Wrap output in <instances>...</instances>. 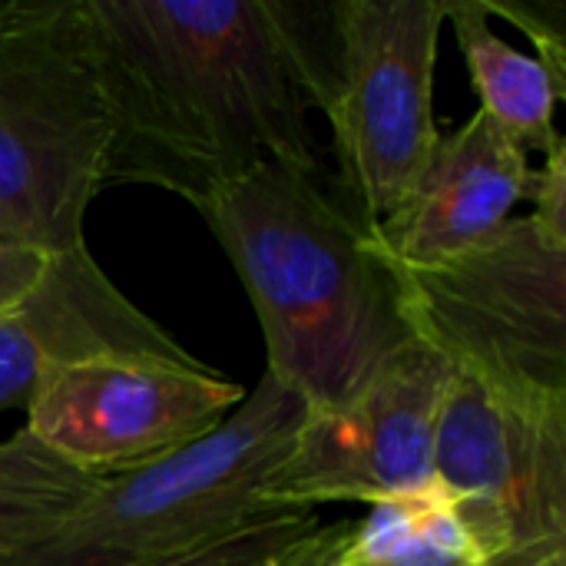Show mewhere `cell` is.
<instances>
[{
  "instance_id": "obj_20",
  "label": "cell",
  "mask_w": 566,
  "mask_h": 566,
  "mask_svg": "<svg viewBox=\"0 0 566 566\" xmlns=\"http://www.w3.org/2000/svg\"><path fill=\"white\" fill-rule=\"evenodd\" d=\"M10 7V0H0V17H3V10Z\"/></svg>"
},
{
  "instance_id": "obj_19",
  "label": "cell",
  "mask_w": 566,
  "mask_h": 566,
  "mask_svg": "<svg viewBox=\"0 0 566 566\" xmlns=\"http://www.w3.org/2000/svg\"><path fill=\"white\" fill-rule=\"evenodd\" d=\"M481 566H566V544H534L501 554Z\"/></svg>"
},
{
  "instance_id": "obj_16",
  "label": "cell",
  "mask_w": 566,
  "mask_h": 566,
  "mask_svg": "<svg viewBox=\"0 0 566 566\" xmlns=\"http://www.w3.org/2000/svg\"><path fill=\"white\" fill-rule=\"evenodd\" d=\"M50 255L53 252L33 249L0 232V312L36 285V279L50 265Z\"/></svg>"
},
{
  "instance_id": "obj_1",
  "label": "cell",
  "mask_w": 566,
  "mask_h": 566,
  "mask_svg": "<svg viewBox=\"0 0 566 566\" xmlns=\"http://www.w3.org/2000/svg\"><path fill=\"white\" fill-rule=\"evenodd\" d=\"M109 109L106 186L189 206L275 163L318 176L312 109L332 86V13L285 0H80Z\"/></svg>"
},
{
  "instance_id": "obj_17",
  "label": "cell",
  "mask_w": 566,
  "mask_h": 566,
  "mask_svg": "<svg viewBox=\"0 0 566 566\" xmlns=\"http://www.w3.org/2000/svg\"><path fill=\"white\" fill-rule=\"evenodd\" d=\"M531 216L554 232L566 235V143L560 139L551 153H544L541 172H534L531 189Z\"/></svg>"
},
{
  "instance_id": "obj_6",
  "label": "cell",
  "mask_w": 566,
  "mask_h": 566,
  "mask_svg": "<svg viewBox=\"0 0 566 566\" xmlns=\"http://www.w3.org/2000/svg\"><path fill=\"white\" fill-rule=\"evenodd\" d=\"M332 86L322 106L338 163V199L378 229L415 189L441 129L434 119L444 0H338Z\"/></svg>"
},
{
  "instance_id": "obj_12",
  "label": "cell",
  "mask_w": 566,
  "mask_h": 566,
  "mask_svg": "<svg viewBox=\"0 0 566 566\" xmlns=\"http://www.w3.org/2000/svg\"><path fill=\"white\" fill-rule=\"evenodd\" d=\"M504 531L438 481L424 491L391 497L352 524V566H481L511 554Z\"/></svg>"
},
{
  "instance_id": "obj_9",
  "label": "cell",
  "mask_w": 566,
  "mask_h": 566,
  "mask_svg": "<svg viewBox=\"0 0 566 566\" xmlns=\"http://www.w3.org/2000/svg\"><path fill=\"white\" fill-rule=\"evenodd\" d=\"M434 481L484 511L514 551L566 544V411L497 398L454 371L438 415Z\"/></svg>"
},
{
  "instance_id": "obj_3",
  "label": "cell",
  "mask_w": 566,
  "mask_h": 566,
  "mask_svg": "<svg viewBox=\"0 0 566 566\" xmlns=\"http://www.w3.org/2000/svg\"><path fill=\"white\" fill-rule=\"evenodd\" d=\"M302 418V398L265 371L212 434L99 481L0 566H146L229 537L269 517L259 491L285 461Z\"/></svg>"
},
{
  "instance_id": "obj_10",
  "label": "cell",
  "mask_w": 566,
  "mask_h": 566,
  "mask_svg": "<svg viewBox=\"0 0 566 566\" xmlns=\"http://www.w3.org/2000/svg\"><path fill=\"white\" fill-rule=\"evenodd\" d=\"M96 355H189L136 308L86 245L53 252L36 285L0 312V411L23 408L36 381Z\"/></svg>"
},
{
  "instance_id": "obj_14",
  "label": "cell",
  "mask_w": 566,
  "mask_h": 566,
  "mask_svg": "<svg viewBox=\"0 0 566 566\" xmlns=\"http://www.w3.org/2000/svg\"><path fill=\"white\" fill-rule=\"evenodd\" d=\"M96 484L23 428L0 441V560L70 514Z\"/></svg>"
},
{
  "instance_id": "obj_13",
  "label": "cell",
  "mask_w": 566,
  "mask_h": 566,
  "mask_svg": "<svg viewBox=\"0 0 566 566\" xmlns=\"http://www.w3.org/2000/svg\"><path fill=\"white\" fill-rule=\"evenodd\" d=\"M461 56L481 109L527 153H551L564 136L557 133V103L566 86L531 53H521L494 33L481 0H444Z\"/></svg>"
},
{
  "instance_id": "obj_7",
  "label": "cell",
  "mask_w": 566,
  "mask_h": 566,
  "mask_svg": "<svg viewBox=\"0 0 566 566\" xmlns=\"http://www.w3.org/2000/svg\"><path fill=\"white\" fill-rule=\"evenodd\" d=\"M454 368L408 338L342 405L305 411L259 504L315 514L318 504H381L434 484V434Z\"/></svg>"
},
{
  "instance_id": "obj_11",
  "label": "cell",
  "mask_w": 566,
  "mask_h": 566,
  "mask_svg": "<svg viewBox=\"0 0 566 566\" xmlns=\"http://www.w3.org/2000/svg\"><path fill=\"white\" fill-rule=\"evenodd\" d=\"M531 189V153L478 109L438 136L408 199L371 235L395 265H438L491 239Z\"/></svg>"
},
{
  "instance_id": "obj_5",
  "label": "cell",
  "mask_w": 566,
  "mask_h": 566,
  "mask_svg": "<svg viewBox=\"0 0 566 566\" xmlns=\"http://www.w3.org/2000/svg\"><path fill=\"white\" fill-rule=\"evenodd\" d=\"M391 269L411 338L497 398L566 411L564 232L527 212L448 262Z\"/></svg>"
},
{
  "instance_id": "obj_15",
  "label": "cell",
  "mask_w": 566,
  "mask_h": 566,
  "mask_svg": "<svg viewBox=\"0 0 566 566\" xmlns=\"http://www.w3.org/2000/svg\"><path fill=\"white\" fill-rule=\"evenodd\" d=\"M318 524L315 514H269L206 547L146 566H275Z\"/></svg>"
},
{
  "instance_id": "obj_18",
  "label": "cell",
  "mask_w": 566,
  "mask_h": 566,
  "mask_svg": "<svg viewBox=\"0 0 566 566\" xmlns=\"http://www.w3.org/2000/svg\"><path fill=\"white\" fill-rule=\"evenodd\" d=\"M348 537H352V524H332V527L318 524L275 566H352L345 554Z\"/></svg>"
},
{
  "instance_id": "obj_8",
  "label": "cell",
  "mask_w": 566,
  "mask_h": 566,
  "mask_svg": "<svg viewBox=\"0 0 566 566\" xmlns=\"http://www.w3.org/2000/svg\"><path fill=\"white\" fill-rule=\"evenodd\" d=\"M242 398L235 381L192 355H96L36 381L23 431L70 468L106 481L212 434Z\"/></svg>"
},
{
  "instance_id": "obj_4",
  "label": "cell",
  "mask_w": 566,
  "mask_h": 566,
  "mask_svg": "<svg viewBox=\"0 0 566 566\" xmlns=\"http://www.w3.org/2000/svg\"><path fill=\"white\" fill-rule=\"evenodd\" d=\"M109 109L80 0H10L0 17V232L43 252L86 245L106 189Z\"/></svg>"
},
{
  "instance_id": "obj_2",
  "label": "cell",
  "mask_w": 566,
  "mask_h": 566,
  "mask_svg": "<svg viewBox=\"0 0 566 566\" xmlns=\"http://www.w3.org/2000/svg\"><path fill=\"white\" fill-rule=\"evenodd\" d=\"M196 212L249 292L265 371L305 411L352 398L411 338L388 255L318 176L265 163Z\"/></svg>"
}]
</instances>
